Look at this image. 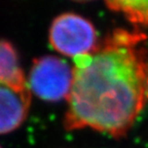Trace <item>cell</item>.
Returning <instances> with one entry per match:
<instances>
[{
	"label": "cell",
	"mask_w": 148,
	"mask_h": 148,
	"mask_svg": "<svg viewBox=\"0 0 148 148\" xmlns=\"http://www.w3.org/2000/svg\"><path fill=\"white\" fill-rule=\"evenodd\" d=\"M31 96L28 86L0 80V135L18 129L27 118Z\"/></svg>",
	"instance_id": "obj_4"
},
{
	"label": "cell",
	"mask_w": 148,
	"mask_h": 148,
	"mask_svg": "<svg viewBox=\"0 0 148 148\" xmlns=\"http://www.w3.org/2000/svg\"><path fill=\"white\" fill-rule=\"evenodd\" d=\"M73 1H77V2H86V1H92V0H73Z\"/></svg>",
	"instance_id": "obj_8"
},
{
	"label": "cell",
	"mask_w": 148,
	"mask_h": 148,
	"mask_svg": "<svg viewBox=\"0 0 148 148\" xmlns=\"http://www.w3.org/2000/svg\"><path fill=\"white\" fill-rule=\"evenodd\" d=\"M139 30L116 29L92 53L74 58L64 125L123 137L146 101L148 58Z\"/></svg>",
	"instance_id": "obj_1"
},
{
	"label": "cell",
	"mask_w": 148,
	"mask_h": 148,
	"mask_svg": "<svg viewBox=\"0 0 148 148\" xmlns=\"http://www.w3.org/2000/svg\"><path fill=\"white\" fill-rule=\"evenodd\" d=\"M73 80V69L64 60L44 56L33 61L28 81L39 99L58 102L68 98Z\"/></svg>",
	"instance_id": "obj_3"
},
{
	"label": "cell",
	"mask_w": 148,
	"mask_h": 148,
	"mask_svg": "<svg viewBox=\"0 0 148 148\" xmlns=\"http://www.w3.org/2000/svg\"><path fill=\"white\" fill-rule=\"evenodd\" d=\"M146 98L148 99V72H147V80H146Z\"/></svg>",
	"instance_id": "obj_7"
},
{
	"label": "cell",
	"mask_w": 148,
	"mask_h": 148,
	"mask_svg": "<svg viewBox=\"0 0 148 148\" xmlns=\"http://www.w3.org/2000/svg\"><path fill=\"white\" fill-rule=\"evenodd\" d=\"M49 40L55 51L71 58L92 53L99 44L95 26L74 12L62 14L51 22Z\"/></svg>",
	"instance_id": "obj_2"
},
{
	"label": "cell",
	"mask_w": 148,
	"mask_h": 148,
	"mask_svg": "<svg viewBox=\"0 0 148 148\" xmlns=\"http://www.w3.org/2000/svg\"><path fill=\"white\" fill-rule=\"evenodd\" d=\"M0 148H2V147H1V146H0Z\"/></svg>",
	"instance_id": "obj_9"
},
{
	"label": "cell",
	"mask_w": 148,
	"mask_h": 148,
	"mask_svg": "<svg viewBox=\"0 0 148 148\" xmlns=\"http://www.w3.org/2000/svg\"><path fill=\"white\" fill-rule=\"evenodd\" d=\"M105 3L133 25L148 29V0H105Z\"/></svg>",
	"instance_id": "obj_6"
},
{
	"label": "cell",
	"mask_w": 148,
	"mask_h": 148,
	"mask_svg": "<svg viewBox=\"0 0 148 148\" xmlns=\"http://www.w3.org/2000/svg\"><path fill=\"white\" fill-rule=\"evenodd\" d=\"M0 80L14 86H26V77L14 46L0 39Z\"/></svg>",
	"instance_id": "obj_5"
}]
</instances>
